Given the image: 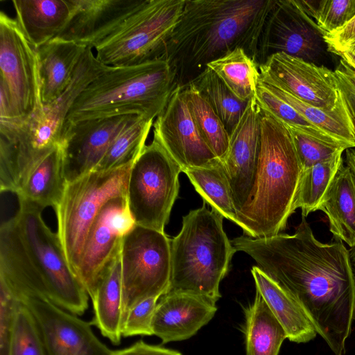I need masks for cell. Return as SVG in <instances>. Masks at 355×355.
I'll use <instances>...</instances> for the list:
<instances>
[{
  "label": "cell",
  "mask_w": 355,
  "mask_h": 355,
  "mask_svg": "<svg viewBox=\"0 0 355 355\" xmlns=\"http://www.w3.org/2000/svg\"><path fill=\"white\" fill-rule=\"evenodd\" d=\"M215 304L193 295L167 293L157 303L153 320V335L162 343L187 340L195 335L214 316Z\"/></svg>",
  "instance_id": "obj_21"
},
{
  "label": "cell",
  "mask_w": 355,
  "mask_h": 355,
  "mask_svg": "<svg viewBox=\"0 0 355 355\" xmlns=\"http://www.w3.org/2000/svg\"><path fill=\"white\" fill-rule=\"evenodd\" d=\"M275 1L185 0L162 55L176 85H187L207 64L239 48L257 63L259 40Z\"/></svg>",
  "instance_id": "obj_3"
},
{
  "label": "cell",
  "mask_w": 355,
  "mask_h": 355,
  "mask_svg": "<svg viewBox=\"0 0 355 355\" xmlns=\"http://www.w3.org/2000/svg\"><path fill=\"white\" fill-rule=\"evenodd\" d=\"M247 355H278L286 333L260 293L256 291L253 302L245 309Z\"/></svg>",
  "instance_id": "obj_28"
},
{
  "label": "cell",
  "mask_w": 355,
  "mask_h": 355,
  "mask_svg": "<svg viewBox=\"0 0 355 355\" xmlns=\"http://www.w3.org/2000/svg\"><path fill=\"white\" fill-rule=\"evenodd\" d=\"M114 355H182V354L175 350L149 345L143 340H139L127 348L114 350Z\"/></svg>",
  "instance_id": "obj_43"
},
{
  "label": "cell",
  "mask_w": 355,
  "mask_h": 355,
  "mask_svg": "<svg viewBox=\"0 0 355 355\" xmlns=\"http://www.w3.org/2000/svg\"><path fill=\"white\" fill-rule=\"evenodd\" d=\"M259 80L301 101L327 111L336 109L345 97L334 71L277 53L259 65Z\"/></svg>",
  "instance_id": "obj_12"
},
{
  "label": "cell",
  "mask_w": 355,
  "mask_h": 355,
  "mask_svg": "<svg viewBox=\"0 0 355 355\" xmlns=\"http://www.w3.org/2000/svg\"><path fill=\"white\" fill-rule=\"evenodd\" d=\"M30 310L40 332L47 355H114L87 322L44 300H20Z\"/></svg>",
  "instance_id": "obj_15"
},
{
  "label": "cell",
  "mask_w": 355,
  "mask_h": 355,
  "mask_svg": "<svg viewBox=\"0 0 355 355\" xmlns=\"http://www.w3.org/2000/svg\"><path fill=\"white\" fill-rule=\"evenodd\" d=\"M109 66L101 63L87 48L76 68L72 81L53 102L41 112L24 121L19 136L35 150L47 152L60 142L66 118L82 91Z\"/></svg>",
  "instance_id": "obj_18"
},
{
  "label": "cell",
  "mask_w": 355,
  "mask_h": 355,
  "mask_svg": "<svg viewBox=\"0 0 355 355\" xmlns=\"http://www.w3.org/2000/svg\"><path fill=\"white\" fill-rule=\"evenodd\" d=\"M323 36L297 0H275L259 40L257 64L284 53L317 64L329 52Z\"/></svg>",
  "instance_id": "obj_13"
},
{
  "label": "cell",
  "mask_w": 355,
  "mask_h": 355,
  "mask_svg": "<svg viewBox=\"0 0 355 355\" xmlns=\"http://www.w3.org/2000/svg\"><path fill=\"white\" fill-rule=\"evenodd\" d=\"M349 66L355 69V53L351 51L345 52L340 55Z\"/></svg>",
  "instance_id": "obj_46"
},
{
  "label": "cell",
  "mask_w": 355,
  "mask_h": 355,
  "mask_svg": "<svg viewBox=\"0 0 355 355\" xmlns=\"http://www.w3.org/2000/svg\"><path fill=\"white\" fill-rule=\"evenodd\" d=\"M338 152L330 159L319 162L303 170L294 205V209H302V215L307 216L317 210L328 187L343 162L342 155Z\"/></svg>",
  "instance_id": "obj_34"
},
{
  "label": "cell",
  "mask_w": 355,
  "mask_h": 355,
  "mask_svg": "<svg viewBox=\"0 0 355 355\" xmlns=\"http://www.w3.org/2000/svg\"><path fill=\"white\" fill-rule=\"evenodd\" d=\"M20 299L0 281V355H10L15 315Z\"/></svg>",
  "instance_id": "obj_40"
},
{
  "label": "cell",
  "mask_w": 355,
  "mask_h": 355,
  "mask_svg": "<svg viewBox=\"0 0 355 355\" xmlns=\"http://www.w3.org/2000/svg\"><path fill=\"white\" fill-rule=\"evenodd\" d=\"M188 84L191 85L208 103L230 134L248 102L238 98L208 67Z\"/></svg>",
  "instance_id": "obj_31"
},
{
  "label": "cell",
  "mask_w": 355,
  "mask_h": 355,
  "mask_svg": "<svg viewBox=\"0 0 355 355\" xmlns=\"http://www.w3.org/2000/svg\"><path fill=\"white\" fill-rule=\"evenodd\" d=\"M135 225L125 196L110 199L98 214L87 235L77 270L90 299L105 269L119 254L124 236Z\"/></svg>",
  "instance_id": "obj_14"
},
{
  "label": "cell",
  "mask_w": 355,
  "mask_h": 355,
  "mask_svg": "<svg viewBox=\"0 0 355 355\" xmlns=\"http://www.w3.org/2000/svg\"><path fill=\"white\" fill-rule=\"evenodd\" d=\"M302 168L288 128L261 110V144L251 193L238 213V225L252 238L284 230L294 205Z\"/></svg>",
  "instance_id": "obj_4"
},
{
  "label": "cell",
  "mask_w": 355,
  "mask_h": 355,
  "mask_svg": "<svg viewBox=\"0 0 355 355\" xmlns=\"http://www.w3.org/2000/svg\"><path fill=\"white\" fill-rule=\"evenodd\" d=\"M176 86L174 72L164 59L134 66H109L79 94L64 125L125 114L155 119Z\"/></svg>",
  "instance_id": "obj_5"
},
{
  "label": "cell",
  "mask_w": 355,
  "mask_h": 355,
  "mask_svg": "<svg viewBox=\"0 0 355 355\" xmlns=\"http://www.w3.org/2000/svg\"><path fill=\"white\" fill-rule=\"evenodd\" d=\"M155 119L138 116L116 135L95 169L108 171L133 162L146 145Z\"/></svg>",
  "instance_id": "obj_33"
},
{
  "label": "cell",
  "mask_w": 355,
  "mask_h": 355,
  "mask_svg": "<svg viewBox=\"0 0 355 355\" xmlns=\"http://www.w3.org/2000/svg\"><path fill=\"white\" fill-rule=\"evenodd\" d=\"M120 261L124 320L128 311L140 302L167 292L171 239L165 232L135 225L122 240Z\"/></svg>",
  "instance_id": "obj_10"
},
{
  "label": "cell",
  "mask_w": 355,
  "mask_h": 355,
  "mask_svg": "<svg viewBox=\"0 0 355 355\" xmlns=\"http://www.w3.org/2000/svg\"><path fill=\"white\" fill-rule=\"evenodd\" d=\"M12 3L17 21L37 49L59 35L72 12L71 0H15Z\"/></svg>",
  "instance_id": "obj_23"
},
{
  "label": "cell",
  "mask_w": 355,
  "mask_h": 355,
  "mask_svg": "<svg viewBox=\"0 0 355 355\" xmlns=\"http://www.w3.org/2000/svg\"><path fill=\"white\" fill-rule=\"evenodd\" d=\"M255 98L262 110L270 114L287 127L319 141L340 146L346 149L351 148L346 144L313 125L293 107L272 93L260 81Z\"/></svg>",
  "instance_id": "obj_35"
},
{
  "label": "cell",
  "mask_w": 355,
  "mask_h": 355,
  "mask_svg": "<svg viewBox=\"0 0 355 355\" xmlns=\"http://www.w3.org/2000/svg\"><path fill=\"white\" fill-rule=\"evenodd\" d=\"M207 67L240 100L248 102L255 96L259 82V65L243 49H236Z\"/></svg>",
  "instance_id": "obj_30"
},
{
  "label": "cell",
  "mask_w": 355,
  "mask_h": 355,
  "mask_svg": "<svg viewBox=\"0 0 355 355\" xmlns=\"http://www.w3.org/2000/svg\"><path fill=\"white\" fill-rule=\"evenodd\" d=\"M182 87L200 137L215 157L222 162L229 148V132L208 103L191 85Z\"/></svg>",
  "instance_id": "obj_32"
},
{
  "label": "cell",
  "mask_w": 355,
  "mask_h": 355,
  "mask_svg": "<svg viewBox=\"0 0 355 355\" xmlns=\"http://www.w3.org/2000/svg\"><path fill=\"white\" fill-rule=\"evenodd\" d=\"M10 355H47L35 320L21 301L15 315Z\"/></svg>",
  "instance_id": "obj_37"
},
{
  "label": "cell",
  "mask_w": 355,
  "mask_h": 355,
  "mask_svg": "<svg viewBox=\"0 0 355 355\" xmlns=\"http://www.w3.org/2000/svg\"><path fill=\"white\" fill-rule=\"evenodd\" d=\"M133 162L108 171L94 170L67 183L55 209L57 233L68 263L76 276L88 232L108 200L125 196Z\"/></svg>",
  "instance_id": "obj_7"
},
{
  "label": "cell",
  "mask_w": 355,
  "mask_h": 355,
  "mask_svg": "<svg viewBox=\"0 0 355 355\" xmlns=\"http://www.w3.org/2000/svg\"><path fill=\"white\" fill-rule=\"evenodd\" d=\"M223 216L204 202L182 218L179 234L171 239V277L167 293L200 297L214 304L220 282L236 252L223 225Z\"/></svg>",
  "instance_id": "obj_6"
},
{
  "label": "cell",
  "mask_w": 355,
  "mask_h": 355,
  "mask_svg": "<svg viewBox=\"0 0 355 355\" xmlns=\"http://www.w3.org/2000/svg\"><path fill=\"white\" fill-rule=\"evenodd\" d=\"M159 297L147 298L128 311L123 323V337L153 335V320Z\"/></svg>",
  "instance_id": "obj_39"
},
{
  "label": "cell",
  "mask_w": 355,
  "mask_h": 355,
  "mask_svg": "<svg viewBox=\"0 0 355 355\" xmlns=\"http://www.w3.org/2000/svg\"><path fill=\"white\" fill-rule=\"evenodd\" d=\"M153 139L185 170L209 165L218 159L200 137L184 96L177 85L153 123Z\"/></svg>",
  "instance_id": "obj_17"
},
{
  "label": "cell",
  "mask_w": 355,
  "mask_h": 355,
  "mask_svg": "<svg viewBox=\"0 0 355 355\" xmlns=\"http://www.w3.org/2000/svg\"><path fill=\"white\" fill-rule=\"evenodd\" d=\"M334 72L355 128V69L340 58Z\"/></svg>",
  "instance_id": "obj_42"
},
{
  "label": "cell",
  "mask_w": 355,
  "mask_h": 355,
  "mask_svg": "<svg viewBox=\"0 0 355 355\" xmlns=\"http://www.w3.org/2000/svg\"><path fill=\"white\" fill-rule=\"evenodd\" d=\"M323 37L329 52L340 56L350 51L355 47V15L345 24Z\"/></svg>",
  "instance_id": "obj_41"
},
{
  "label": "cell",
  "mask_w": 355,
  "mask_h": 355,
  "mask_svg": "<svg viewBox=\"0 0 355 355\" xmlns=\"http://www.w3.org/2000/svg\"><path fill=\"white\" fill-rule=\"evenodd\" d=\"M145 0H71L72 12L57 38L96 48ZM56 38V37H55Z\"/></svg>",
  "instance_id": "obj_20"
},
{
  "label": "cell",
  "mask_w": 355,
  "mask_h": 355,
  "mask_svg": "<svg viewBox=\"0 0 355 355\" xmlns=\"http://www.w3.org/2000/svg\"><path fill=\"white\" fill-rule=\"evenodd\" d=\"M231 242L295 298L335 355L345 354L355 317V286L342 241H319L302 215L293 234L241 236Z\"/></svg>",
  "instance_id": "obj_1"
},
{
  "label": "cell",
  "mask_w": 355,
  "mask_h": 355,
  "mask_svg": "<svg viewBox=\"0 0 355 355\" xmlns=\"http://www.w3.org/2000/svg\"><path fill=\"white\" fill-rule=\"evenodd\" d=\"M138 116L125 114L64 124L60 142L67 183L94 171L116 135Z\"/></svg>",
  "instance_id": "obj_16"
},
{
  "label": "cell",
  "mask_w": 355,
  "mask_h": 355,
  "mask_svg": "<svg viewBox=\"0 0 355 355\" xmlns=\"http://www.w3.org/2000/svg\"><path fill=\"white\" fill-rule=\"evenodd\" d=\"M348 257L355 286V245L348 250Z\"/></svg>",
  "instance_id": "obj_45"
},
{
  "label": "cell",
  "mask_w": 355,
  "mask_h": 355,
  "mask_svg": "<svg viewBox=\"0 0 355 355\" xmlns=\"http://www.w3.org/2000/svg\"><path fill=\"white\" fill-rule=\"evenodd\" d=\"M179 165L155 139L134 161L128 178L126 201L135 225L164 232L178 196Z\"/></svg>",
  "instance_id": "obj_9"
},
{
  "label": "cell",
  "mask_w": 355,
  "mask_h": 355,
  "mask_svg": "<svg viewBox=\"0 0 355 355\" xmlns=\"http://www.w3.org/2000/svg\"><path fill=\"white\" fill-rule=\"evenodd\" d=\"M345 162L355 175V148L345 150Z\"/></svg>",
  "instance_id": "obj_44"
},
{
  "label": "cell",
  "mask_w": 355,
  "mask_h": 355,
  "mask_svg": "<svg viewBox=\"0 0 355 355\" xmlns=\"http://www.w3.org/2000/svg\"><path fill=\"white\" fill-rule=\"evenodd\" d=\"M351 51V52H353L355 53V47H354L353 49H352L350 51Z\"/></svg>",
  "instance_id": "obj_47"
},
{
  "label": "cell",
  "mask_w": 355,
  "mask_h": 355,
  "mask_svg": "<svg viewBox=\"0 0 355 355\" xmlns=\"http://www.w3.org/2000/svg\"><path fill=\"white\" fill-rule=\"evenodd\" d=\"M91 300L94 309L91 324L114 345H119L123 322L120 252L105 269Z\"/></svg>",
  "instance_id": "obj_27"
},
{
  "label": "cell",
  "mask_w": 355,
  "mask_h": 355,
  "mask_svg": "<svg viewBox=\"0 0 355 355\" xmlns=\"http://www.w3.org/2000/svg\"><path fill=\"white\" fill-rule=\"evenodd\" d=\"M261 116V109L254 96L230 134L228 151L221 162L238 213L245 205L254 182L260 152Z\"/></svg>",
  "instance_id": "obj_19"
},
{
  "label": "cell",
  "mask_w": 355,
  "mask_h": 355,
  "mask_svg": "<svg viewBox=\"0 0 355 355\" xmlns=\"http://www.w3.org/2000/svg\"><path fill=\"white\" fill-rule=\"evenodd\" d=\"M251 272L256 291L284 327L287 338L297 343L313 339L317 331L295 298L257 266L252 267Z\"/></svg>",
  "instance_id": "obj_24"
},
{
  "label": "cell",
  "mask_w": 355,
  "mask_h": 355,
  "mask_svg": "<svg viewBox=\"0 0 355 355\" xmlns=\"http://www.w3.org/2000/svg\"><path fill=\"white\" fill-rule=\"evenodd\" d=\"M297 2L323 35L341 27L355 15V0H297Z\"/></svg>",
  "instance_id": "obj_36"
},
{
  "label": "cell",
  "mask_w": 355,
  "mask_h": 355,
  "mask_svg": "<svg viewBox=\"0 0 355 355\" xmlns=\"http://www.w3.org/2000/svg\"><path fill=\"white\" fill-rule=\"evenodd\" d=\"M66 184L63 151L60 142L33 168L15 194L19 204L41 210L47 207L55 209Z\"/></svg>",
  "instance_id": "obj_25"
},
{
  "label": "cell",
  "mask_w": 355,
  "mask_h": 355,
  "mask_svg": "<svg viewBox=\"0 0 355 355\" xmlns=\"http://www.w3.org/2000/svg\"><path fill=\"white\" fill-rule=\"evenodd\" d=\"M19 205L0 228V281L20 300H44L83 315L89 296L71 269L58 233L44 223L42 210Z\"/></svg>",
  "instance_id": "obj_2"
},
{
  "label": "cell",
  "mask_w": 355,
  "mask_h": 355,
  "mask_svg": "<svg viewBox=\"0 0 355 355\" xmlns=\"http://www.w3.org/2000/svg\"><path fill=\"white\" fill-rule=\"evenodd\" d=\"M302 171L330 159L345 148L327 144L288 128Z\"/></svg>",
  "instance_id": "obj_38"
},
{
  "label": "cell",
  "mask_w": 355,
  "mask_h": 355,
  "mask_svg": "<svg viewBox=\"0 0 355 355\" xmlns=\"http://www.w3.org/2000/svg\"><path fill=\"white\" fill-rule=\"evenodd\" d=\"M0 86L6 91L17 118L26 119L41 112L37 48L28 40L16 19L0 12Z\"/></svg>",
  "instance_id": "obj_11"
},
{
  "label": "cell",
  "mask_w": 355,
  "mask_h": 355,
  "mask_svg": "<svg viewBox=\"0 0 355 355\" xmlns=\"http://www.w3.org/2000/svg\"><path fill=\"white\" fill-rule=\"evenodd\" d=\"M183 173L189 178L204 202L224 218L238 225V211L218 159L205 166L187 169Z\"/></svg>",
  "instance_id": "obj_29"
},
{
  "label": "cell",
  "mask_w": 355,
  "mask_h": 355,
  "mask_svg": "<svg viewBox=\"0 0 355 355\" xmlns=\"http://www.w3.org/2000/svg\"><path fill=\"white\" fill-rule=\"evenodd\" d=\"M86 49L57 37L37 49L43 106L53 102L69 87Z\"/></svg>",
  "instance_id": "obj_22"
},
{
  "label": "cell",
  "mask_w": 355,
  "mask_h": 355,
  "mask_svg": "<svg viewBox=\"0 0 355 355\" xmlns=\"http://www.w3.org/2000/svg\"><path fill=\"white\" fill-rule=\"evenodd\" d=\"M185 0H145L96 48V58L110 67H128L162 59Z\"/></svg>",
  "instance_id": "obj_8"
},
{
  "label": "cell",
  "mask_w": 355,
  "mask_h": 355,
  "mask_svg": "<svg viewBox=\"0 0 355 355\" xmlns=\"http://www.w3.org/2000/svg\"><path fill=\"white\" fill-rule=\"evenodd\" d=\"M317 210L328 217L329 230L336 241L355 245V175L343 162Z\"/></svg>",
  "instance_id": "obj_26"
}]
</instances>
